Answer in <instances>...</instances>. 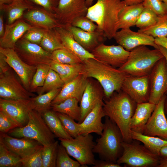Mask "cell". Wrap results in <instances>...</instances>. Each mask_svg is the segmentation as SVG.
<instances>
[{
	"instance_id": "obj_55",
	"label": "cell",
	"mask_w": 167,
	"mask_h": 167,
	"mask_svg": "<svg viewBox=\"0 0 167 167\" xmlns=\"http://www.w3.org/2000/svg\"><path fill=\"white\" fill-rule=\"evenodd\" d=\"M5 28L3 23V18L2 15H0V37H2L4 34Z\"/></svg>"
},
{
	"instance_id": "obj_44",
	"label": "cell",
	"mask_w": 167,
	"mask_h": 167,
	"mask_svg": "<svg viewBox=\"0 0 167 167\" xmlns=\"http://www.w3.org/2000/svg\"><path fill=\"white\" fill-rule=\"evenodd\" d=\"M65 148L61 143L58 148L56 167H80L77 161L71 159Z\"/></svg>"
},
{
	"instance_id": "obj_24",
	"label": "cell",
	"mask_w": 167,
	"mask_h": 167,
	"mask_svg": "<svg viewBox=\"0 0 167 167\" xmlns=\"http://www.w3.org/2000/svg\"><path fill=\"white\" fill-rule=\"evenodd\" d=\"M88 79L84 75L80 73L74 79L65 84L52 102L51 104L59 103L69 98H75L80 102Z\"/></svg>"
},
{
	"instance_id": "obj_1",
	"label": "cell",
	"mask_w": 167,
	"mask_h": 167,
	"mask_svg": "<svg viewBox=\"0 0 167 167\" xmlns=\"http://www.w3.org/2000/svg\"><path fill=\"white\" fill-rule=\"evenodd\" d=\"M120 91L114 92L108 98L104 99L103 108L106 116L120 129L124 141L130 143L133 140L130 133L131 120L137 103L126 93Z\"/></svg>"
},
{
	"instance_id": "obj_4",
	"label": "cell",
	"mask_w": 167,
	"mask_h": 167,
	"mask_svg": "<svg viewBox=\"0 0 167 167\" xmlns=\"http://www.w3.org/2000/svg\"><path fill=\"white\" fill-rule=\"evenodd\" d=\"M101 137L97 138L93 149L101 159L117 163L123 152L122 135L118 126L105 116Z\"/></svg>"
},
{
	"instance_id": "obj_7",
	"label": "cell",
	"mask_w": 167,
	"mask_h": 167,
	"mask_svg": "<svg viewBox=\"0 0 167 167\" xmlns=\"http://www.w3.org/2000/svg\"><path fill=\"white\" fill-rule=\"evenodd\" d=\"M140 142L136 140L130 143L123 141V152L117 163L131 167H158L160 156L152 153Z\"/></svg>"
},
{
	"instance_id": "obj_20",
	"label": "cell",
	"mask_w": 167,
	"mask_h": 167,
	"mask_svg": "<svg viewBox=\"0 0 167 167\" xmlns=\"http://www.w3.org/2000/svg\"><path fill=\"white\" fill-rule=\"evenodd\" d=\"M0 138L10 150L22 159L29 156L43 146L34 139L24 137L15 138L6 133H0Z\"/></svg>"
},
{
	"instance_id": "obj_2",
	"label": "cell",
	"mask_w": 167,
	"mask_h": 167,
	"mask_svg": "<svg viewBox=\"0 0 167 167\" xmlns=\"http://www.w3.org/2000/svg\"><path fill=\"white\" fill-rule=\"evenodd\" d=\"M81 73L87 78L96 79L102 87L105 99L110 97L115 91L119 92L128 75L125 72L95 58H90L82 64Z\"/></svg>"
},
{
	"instance_id": "obj_52",
	"label": "cell",
	"mask_w": 167,
	"mask_h": 167,
	"mask_svg": "<svg viewBox=\"0 0 167 167\" xmlns=\"http://www.w3.org/2000/svg\"><path fill=\"white\" fill-rule=\"evenodd\" d=\"M5 59V56L0 52V75L5 73L11 69Z\"/></svg>"
},
{
	"instance_id": "obj_42",
	"label": "cell",
	"mask_w": 167,
	"mask_h": 167,
	"mask_svg": "<svg viewBox=\"0 0 167 167\" xmlns=\"http://www.w3.org/2000/svg\"><path fill=\"white\" fill-rule=\"evenodd\" d=\"M158 16L153 11L144 7L139 15L135 26L141 29L151 26L157 22Z\"/></svg>"
},
{
	"instance_id": "obj_15",
	"label": "cell",
	"mask_w": 167,
	"mask_h": 167,
	"mask_svg": "<svg viewBox=\"0 0 167 167\" xmlns=\"http://www.w3.org/2000/svg\"><path fill=\"white\" fill-rule=\"evenodd\" d=\"M0 52L4 55L6 61L17 74L24 88L29 91L36 66L30 65L25 62L13 49L0 47Z\"/></svg>"
},
{
	"instance_id": "obj_35",
	"label": "cell",
	"mask_w": 167,
	"mask_h": 167,
	"mask_svg": "<svg viewBox=\"0 0 167 167\" xmlns=\"http://www.w3.org/2000/svg\"><path fill=\"white\" fill-rule=\"evenodd\" d=\"M22 159L10 150L0 138V167H22Z\"/></svg>"
},
{
	"instance_id": "obj_30",
	"label": "cell",
	"mask_w": 167,
	"mask_h": 167,
	"mask_svg": "<svg viewBox=\"0 0 167 167\" xmlns=\"http://www.w3.org/2000/svg\"><path fill=\"white\" fill-rule=\"evenodd\" d=\"M82 64L70 65L59 63L52 60L49 64L50 68L59 75L64 84L70 81L81 73Z\"/></svg>"
},
{
	"instance_id": "obj_38",
	"label": "cell",
	"mask_w": 167,
	"mask_h": 167,
	"mask_svg": "<svg viewBox=\"0 0 167 167\" xmlns=\"http://www.w3.org/2000/svg\"><path fill=\"white\" fill-rule=\"evenodd\" d=\"M64 84L58 74L50 69L44 85L39 90L38 94H42L56 89L62 88Z\"/></svg>"
},
{
	"instance_id": "obj_43",
	"label": "cell",
	"mask_w": 167,
	"mask_h": 167,
	"mask_svg": "<svg viewBox=\"0 0 167 167\" xmlns=\"http://www.w3.org/2000/svg\"><path fill=\"white\" fill-rule=\"evenodd\" d=\"M56 113L64 128L70 136L75 138L79 135L80 123L76 122L75 120L65 114Z\"/></svg>"
},
{
	"instance_id": "obj_48",
	"label": "cell",
	"mask_w": 167,
	"mask_h": 167,
	"mask_svg": "<svg viewBox=\"0 0 167 167\" xmlns=\"http://www.w3.org/2000/svg\"><path fill=\"white\" fill-rule=\"evenodd\" d=\"M71 25L84 31L91 32L96 31L97 28V25L86 16L77 18L73 21Z\"/></svg>"
},
{
	"instance_id": "obj_25",
	"label": "cell",
	"mask_w": 167,
	"mask_h": 167,
	"mask_svg": "<svg viewBox=\"0 0 167 167\" xmlns=\"http://www.w3.org/2000/svg\"><path fill=\"white\" fill-rule=\"evenodd\" d=\"M64 48L82 62L90 58H95L92 53L86 50L74 39L71 32L64 27L55 28Z\"/></svg>"
},
{
	"instance_id": "obj_28",
	"label": "cell",
	"mask_w": 167,
	"mask_h": 167,
	"mask_svg": "<svg viewBox=\"0 0 167 167\" xmlns=\"http://www.w3.org/2000/svg\"><path fill=\"white\" fill-rule=\"evenodd\" d=\"M35 5L29 0H13L10 4L0 6V9L6 14L7 24H10L22 19L24 12Z\"/></svg>"
},
{
	"instance_id": "obj_8",
	"label": "cell",
	"mask_w": 167,
	"mask_h": 167,
	"mask_svg": "<svg viewBox=\"0 0 167 167\" xmlns=\"http://www.w3.org/2000/svg\"><path fill=\"white\" fill-rule=\"evenodd\" d=\"M68 154L75 158L82 167L93 165L95 159L93 149L96 143L91 134L79 135L71 139L58 138Z\"/></svg>"
},
{
	"instance_id": "obj_13",
	"label": "cell",
	"mask_w": 167,
	"mask_h": 167,
	"mask_svg": "<svg viewBox=\"0 0 167 167\" xmlns=\"http://www.w3.org/2000/svg\"><path fill=\"white\" fill-rule=\"evenodd\" d=\"M30 98L17 100L0 98V110L6 114L18 127L24 126L28 122L29 112L33 110Z\"/></svg>"
},
{
	"instance_id": "obj_50",
	"label": "cell",
	"mask_w": 167,
	"mask_h": 167,
	"mask_svg": "<svg viewBox=\"0 0 167 167\" xmlns=\"http://www.w3.org/2000/svg\"><path fill=\"white\" fill-rule=\"evenodd\" d=\"M34 4L41 6L48 11L54 13L59 0H29Z\"/></svg>"
},
{
	"instance_id": "obj_56",
	"label": "cell",
	"mask_w": 167,
	"mask_h": 167,
	"mask_svg": "<svg viewBox=\"0 0 167 167\" xmlns=\"http://www.w3.org/2000/svg\"><path fill=\"white\" fill-rule=\"evenodd\" d=\"M160 157L167 158V146L162 148L160 152Z\"/></svg>"
},
{
	"instance_id": "obj_61",
	"label": "cell",
	"mask_w": 167,
	"mask_h": 167,
	"mask_svg": "<svg viewBox=\"0 0 167 167\" xmlns=\"http://www.w3.org/2000/svg\"><path fill=\"white\" fill-rule=\"evenodd\" d=\"M93 1L94 0H86V4L88 8L92 6Z\"/></svg>"
},
{
	"instance_id": "obj_29",
	"label": "cell",
	"mask_w": 167,
	"mask_h": 167,
	"mask_svg": "<svg viewBox=\"0 0 167 167\" xmlns=\"http://www.w3.org/2000/svg\"><path fill=\"white\" fill-rule=\"evenodd\" d=\"M143 8L142 3L124 6L119 14L118 29L130 28L135 26Z\"/></svg>"
},
{
	"instance_id": "obj_23",
	"label": "cell",
	"mask_w": 167,
	"mask_h": 167,
	"mask_svg": "<svg viewBox=\"0 0 167 167\" xmlns=\"http://www.w3.org/2000/svg\"><path fill=\"white\" fill-rule=\"evenodd\" d=\"M104 103L103 101L97 104L80 123L79 135H86L92 133L100 135L102 134L104 127L102 119L106 116L103 108Z\"/></svg>"
},
{
	"instance_id": "obj_54",
	"label": "cell",
	"mask_w": 167,
	"mask_h": 167,
	"mask_svg": "<svg viewBox=\"0 0 167 167\" xmlns=\"http://www.w3.org/2000/svg\"><path fill=\"white\" fill-rule=\"evenodd\" d=\"M126 5H131L142 3L143 0H122Z\"/></svg>"
},
{
	"instance_id": "obj_41",
	"label": "cell",
	"mask_w": 167,
	"mask_h": 167,
	"mask_svg": "<svg viewBox=\"0 0 167 167\" xmlns=\"http://www.w3.org/2000/svg\"><path fill=\"white\" fill-rule=\"evenodd\" d=\"M49 64H43L36 66L30 87L29 92H33L38 87H42L50 69Z\"/></svg>"
},
{
	"instance_id": "obj_33",
	"label": "cell",
	"mask_w": 167,
	"mask_h": 167,
	"mask_svg": "<svg viewBox=\"0 0 167 167\" xmlns=\"http://www.w3.org/2000/svg\"><path fill=\"white\" fill-rule=\"evenodd\" d=\"M41 114L50 130L56 137L66 139L73 138L64 128L55 112L49 109Z\"/></svg>"
},
{
	"instance_id": "obj_5",
	"label": "cell",
	"mask_w": 167,
	"mask_h": 167,
	"mask_svg": "<svg viewBox=\"0 0 167 167\" xmlns=\"http://www.w3.org/2000/svg\"><path fill=\"white\" fill-rule=\"evenodd\" d=\"M164 57L159 49H151L146 45H140L130 51L126 62L118 68L132 75H148L157 62Z\"/></svg>"
},
{
	"instance_id": "obj_46",
	"label": "cell",
	"mask_w": 167,
	"mask_h": 167,
	"mask_svg": "<svg viewBox=\"0 0 167 167\" xmlns=\"http://www.w3.org/2000/svg\"><path fill=\"white\" fill-rule=\"evenodd\" d=\"M43 147L29 156L22 159V167H43L42 152Z\"/></svg>"
},
{
	"instance_id": "obj_36",
	"label": "cell",
	"mask_w": 167,
	"mask_h": 167,
	"mask_svg": "<svg viewBox=\"0 0 167 167\" xmlns=\"http://www.w3.org/2000/svg\"><path fill=\"white\" fill-rule=\"evenodd\" d=\"M39 45L51 53L56 50L64 48L55 28L46 30Z\"/></svg>"
},
{
	"instance_id": "obj_37",
	"label": "cell",
	"mask_w": 167,
	"mask_h": 167,
	"mask_svg": "<svg viewBox=\"0 0 167 167\" xmlns=\"http://www.w3.org/2000/svg\"><path fill=\"white\" fill-rule=\"evenodd\" d=\"M138 32L154 38L167 36V13L159 15L156 23L149 27L139 29Z\"/></svg>"
},
{
	"instance_id": "obj_59",
	"label": "cell",
	"mask_w": 167,
	"mask_h": 167,
	"mask_svg": "<svg viewBox=\"0 0 167 167\" xmlns=\"http://www.w3.org/2000/svg\"><path fill=\"white\" fill-rule=\"evenodd\" d=\"M164 111L165 115L166 116L167 119V93L166 94V96L164 103Z\"/></svg>"
},
{
	"instance_id": "obj_22",
	"label": "cell",
	"mask_w": 167,
	"mask_h": 167,
	"mask_svg": "<svg viewBox=\"0 0 167 167\" xmlns=\"http://www.w3.org/2000/svg\"><path fill=\"white\" fill-rule=\"evenodd\" d=\"M33 27L22 18L6 24L3 35L0 38V47L13 49L17 42Z\"/></svg>"
},
{
	"instance_id": "obj_62",
	"label": "cell",
	"mask_w": 167,
	"mask_h": 167,
	"mask_svg": "<svg viewBox=\"0 0 167 167\" xmlns=\"http://www.w3.org/2000/svg\"><path fill=\"white\" fill-rule=\"evenodd\" d=\"M161 0L167 5V0Z\"/></svg>"
},
{
	"instance_id": "obj_47",
	"label": "cell",
	"mask_w": 167,
	"mask_h": 167,
	"mask_svg": "<svg viewBox=\"0 0 167 167\" xmlns=\"http://www.w3.org/2000/svg\"><path fill=\"white\" fill-rule=\"evenodd\" d=\"M144 7L148 8L158 16L167 13V5L161 0H143Z\"/></svg>"
},
{
	"instance_id": "obj_45",
	"label": "cell",
	"mask_w": 167,
	"mask_h": 167,
	"mask_svg": "<svg viewBox=\"0 0 167 167\" xmlns=\"http://www.w3.org/2000/svg\"><path fill=\"white\" fill-rule=\"evenodd\" d=\"M46 30L44 29L33 27L27 32L21 38L39 45Z\"/></svg>"
},
{
	"instance_id": "obj_3",
	"label": "cell",
	"mask_w": 167,
	"mask_h": 167,
	"mask_svg": "<svg viewBox=\"0 0 167 167\" xmlns=\"http://www.w3.org/2000/svg\"><path fill=\"white\" fill-rule=\"evenodd\" d=\"M96 0L88 8L86 17L96 23L97 30L112 39L119 30V13L126 5L122 0Z\"/></svg>"
},
{
	"instance_id": "obj_16",
	"label": "cell",
	"mask_w": 167,
	"mask_h": 167,
	"mask_svg": "<svg viewBox=\"0 0 167 167\" xmlns=\"http://www.w3.org/2000/svg\"><path fill=\"white\" fill-rule=\"evenodd\" d=\"M95 59L119 68L126 61L130 51L120 45H107L101 43L91 52Z\"/></svg>"
},
{
	"instance_id": "obj_9",
	"label": "cell",
	"mask_w": 167,
	"mask_h": 167,
	"mask_svg": "<svg viewBox=\"0 0 167 167\" xmlns=\"http://www.w3.org/2000/svg\"><path fill=\"white\" fill-rule=\"evenodd\" d=\"M13 49L23 61L30 65L49 64L52 60L51 53L45 51L39 45L21 38L17 42Z\"/></svg>"
},
{
	"instance_id": "obj_60",
	"label": "cell",
	"mask_w": 167,
	"mask_h": 167,
	"mask_svg": "<svg viewBox=\"0 0 167 167\" xmlns=\"http://www.w3.org/2000/svg\"><path fill=\"white\" fill-rule=\"evenodd\" d=\"M13 0H0V6L4 4H10Z\"/></svg>"
},
{
	"instance_id": "obj_27",
	"label": "cell",
	"mask_w": 167,
	"mask_h": 167,
	"mask_svg": "<svg viewBox=\"0 0 167 167\" xmlns=\"http://www.w3.org/2000/svg\"><path fill=\"white\" fill-rule=\"evenodd\" d=\"M156 105L149 102L137 103L135 111L131 120V130L142 134L143 128Z\"/></svg>"
},
{
	"instance_id": "obj_26",
	"label": "cell",
	"mask_w": 167,
	"mask_h": 167,
	"mask_svg": "<svg viewBox=\"0 0 167 167\" xmlns=\"http://www.w3.org/2000/svg\"><path fill=\"white\" fill-rule=\"evenodd\" d=\"M72 33L75 40L86 50L91 52L103 42L106 38L104 34L97 30L88 32L72 25L65 27Z\"/></svg>"
},
{
	"instance_id": "obj_53",
	"label": "cell",
	"mask_w": 167,
	"mask_h": 167,
	"mask_svg": "<svg viewBox=\"0 0 167 167\" xmlns=\"http://www.w3.org/2000/svg\"><path fill=\"white\" fill-rule=\"evenodd\" d=\"M156 43L161 46L167 49V36L155 38Z\"/></svg>"
},
{
	"instance_id": "obj_34",
	"label": "cell",
	"mask_w": 167,
	"mask_h": 167,
	"mask_svg": "<svg viewBox=\"0 0 167 167\" xmlns=\"http://www.w3.org/2000/svg\"><path fill=\"white\" fill-rule=\"evenodd\" d=\"M61 88L56 89L45 93L39 94L30 98L33 110L41 114L51 109L52 101L61 90Z\"/></svg>"
},
{
	"instance_id": "obj_39",
	"label": "cell",
	"mask_w": 167,
	"mask_h": 167,
	"mask_svg": "<svg viewBox=\"0 0 167 167\" xmlns=\"http://www.w3.org/2000/svg\"><path fill=\"white\" fill-rule=\"evenodd\" d=\"M51 58L52 60L62 64L75 65L82 63L79 58L65 48L53 51Z\"/></svg>"
},
{
	"instance_id": "obj_11",
	"label": "cell",
	"mask_w": 167,
	"mask_h": 167,
	"mask_svg": "<svg viewBox=\"0 0 167 167\" xmlns=\"http://www.w3.org/2000/svg\"><path fill=\"white\" fill-rule=\"evenodd\" d=\"M149 76L150 93L149 102L156 105L167 92V67L164 57L156 63Z\"/></svg>"
},
{
	"instance_id": "obj_51",
	"label": "cell",
	"mask_w": 167,
	"mask_h": 167,
	"mask_svg": "<svg viewBox=\"0 0 167 167\" xmlns=\"http://www.w3.org/2000/svg\"><path fill=\"white\" fill-rule=\"evenodd\" d=\"M93 167H121L117 163L102 159L96 160Z\"/></svg>"
},
{
	"instance_id": "obj_40",
	"label": "cell",
	"mask_w": 167,
	"mask_h": 167,
	"mask_svg": "<svg viewBox=\"0 0 167 167\" xmlns=\"http://www.w3.org/2000/svg\"><path fill=\"white\" fill-rule=\"evenodd\" d=\"M58 141L48 146H43L42 152L43 167H56Z\"/></svg>"
},
{
	"instance_id": "obj_10",
	"label": "cell",
	"mask_w": 167,
	"mask_h": 167,
	"mask_svg": "<svg viewBox=\"0 0 167 167\" xmlns=\"http://www.w3.org/2000/svg\"><path fill=\"white\" fill-rule=\"evenodd\" d=\"M86 0H59L54 14L64 27L71 26L77 18L86 16L88 7Z\"/></svg>"
},
{
	"instance_id": "obj_57",
	"label": "cell",
	"mask_w": 167,
	"mask_h": 167,
	"mask_svg": "<svg viewBox=\"0 0 167 167\" xmlns=\"http://www.w3.org/2000/svg\"><path fill=\"white\" fill-rule=\"evenodd\" d=\"M158 45V49L163 54L164 58L165 59L167 67V49L164 47Z\"/></svg>"
},
{
	"instance_id": "obj_49",
	"label": "cell",
	"mask_w": 167,
	"mask_h": 167,
	"mask_svg": "<svg viewBox=\"0 0 167 167\" xmlns=\"http://www.w3.org/2000/svg\"><path fill=\"white\" fill-rule=\"evenodd\" d=\"M17 124L6 114L0 110V132L6 133L18 127Z\"/></svg>"
},
{
	"instance_id": "obj_32",
	"label": "cell",
	"mask_w": 167,
	"mask_h": 167,
	"mask_svg": "<svg viewBox=\"0 0 167 167\" xmlns=\"http://www.w3.org/2000/svg\"><path fill=\"white\" fill-rule=\"evenodd\" d=\"M130 133L133 140L141 142L150 151L159 156L161 148L167 146V140L158 137L145 135L131 130Z\"/></svg>"
},
{
	"instance_id": "obj_18",
	"label": "cell",
	"mask_w": 167,
	"mask_h": 167,
	"mask_svg": "<svg viewBox=\"0 0 167 167\" xmlns=\"http://www.w3.org/2000/svg\"><path fill=\"white\" fill-rule=\"evenodd\" d=\"M113 38L119 45L130 51L140 45H149L158 49L155 38L139 32L134 31L130 28L121 29L116 33Z\"/></svg>"
},
{
	"instance_id": "obj_14",
	"label": "cell",
	"mask_w": 167,
	"mask_h": 167,
	"mask_svg": "<svg viewBox=\"0 0 167 167\" xmlns=\"http://www.w3.org/2000/svg\"><path fill=\"white\" fill-rule=\"evenodd\" d=\"M34 95L24 88L11 69L0 75V98L12 100L27 99Z\"/></svg>"
},
{
	"instance_id": "obj_17",
	"label": "cell",
	"mask_w": 167,
	"mask_h": 167,
	"mask_svg": "<svg viewBox=\"0 0 167 167\" xmlns=\"http://www.w3.org/2000/svg\"><path fill=\"white\" fill-rule=\"evenodd\" d=\"M166 96L161 99L145 126L142 134L158 137L167 140V119L164 111V103Z\"/></svg>"
},
{
	"instance_id": "obj_12",
	"label": "cell",
	"mask_w": 167,
	"mask_h": 167,
	"mask_svg": "<svg viewBox=\"0 0 167 167\" xmlns=\"http://www.w3.org/2000/svg\"><path fill=\"white\" fill-rule=\"evenodd\" d=\"M121 90L137 103L149 102L150 93L149 75L139 76L128 75L123 83Z\"/></svg>"
},
{
	"instance_id": "obj_58",
	"label": "cell",
	"mask_w": 167,
	"mask_h": 167,
	"mask_svg": "<svg viewBox=\"0 0 167 167\" xmlns=\"http://www.w3.org/2000/svg\"><path fill=\"white\" fill-rule=\"evenodd\" d=\"M158 167H167V158L160 157V163Z\"/></svg>"
},
{
	"instance_id": "obj_6",
	"label": "cell",
	"mask_w": 167,
	"mask_h": 167,
	"mask_svg": "<svg viewBox=\"0 0 167 167\" xmlns=\"http://www.w3.org/2000/svg\"><path fill=\"white\" fill-rule=\"evenodd\" d=\"M27 124L17 127L9 131L7 134L17 138H27L34 139L43 146H48L55 141L56 137L47 125L41 114L34 110H31Z\"/></svg>"
},
{
	"instance_id": "obj_19",
	"label": "cell",
	"mask_w": 167,
	"mask_h": 167,
	"mask_svg": "<svg viewBox=\"0 0 167 167\" xmlns=\"http://www.w3.org/2000/svg\"><path fill=\"white\" fill-rule=\"evenodd\" d=\"M22 19L32 26L47 30L64 27L59 23L54 13L36 5L25 12Z\"/></svg>"
},
{
	"instance_id": "obj_31",
	"label": "cell",
	"mask_w": 167,
	"mask_h": 167,
	"mask_svg": "<svg viewBox=\"0 0 167 167\" xmlns=\"http://www.w3.org/2000/svg\"><path fill=\"white\" fill-rule=\"evenodd\" d=\"M79 101L75 98H69L58 103L51 105V109L55 112L65 114L79 123L81 111Z\"/></svg>"
},
{
	"instance_id": "obj_21",
	"label": "cell",
	"mask_w": 167,
	"mask_h": 167,
	"mask_svg": "<svg viewBox=\"0 0 167 167\" xmlns=\"http://www.w3.org/2000/svg\"><path fill=\"white\" fill-rule=\"evenodd\" d=\"M103 89L100 85L88 79V82L80 101L81 123L88 114L98 103L104 101Z\"/></svg>"
}]
</instances>
